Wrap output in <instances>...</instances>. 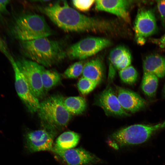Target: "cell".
Returning a JSON list of instances; mask_svg holds the SVG:
<instances>
[{"mask_svg":"<svg viewBox=\"0 0 165 165\" xmlns=\"http://www.w3.org/2000/svg\"><path fill=\"white\" fill-rule=\"evenodd\" d=\"M55 25L67 32H111L112 21L89 17L70 7L66 1H58L50 5L38 7Z\"/></svg>","mask_w":165,"mask_h":165,"instance_id":"cell-1","label":"cell"},{"mask_svg":"<svg viewBox=\"0 0 165 165\" xmlns=\"http://www.w3.org/2000/svg\"><path fill=\"white\" fill-rule=\"evenodd\" d=\"M24 54L31 60L46 67L62 61L67 56L66 51L59 41L43 37L20 41Z\"/></svg>","mask_w":165,"mask_h":165,"instance_id":"cell-2","label":"cell"},{"mask_svg":"<svg viewBox=\"0 0 165 165\" xmlns=\"http://www.w3.org/2000/svg\"><path fill=\"white\" fill-rule=\"evenodd\" d=\"M10 33L14 38L25 41L47 37L52 34L53 31L42 16L25 13L16 18Z\"/></svg>","mask_w":165,"mask_h":165,"instance_id":"cell-3","label":"cell"},{"mask_svg":"<svg viewBox=\"0 0 165 165\" xmlns=\"http://www.w3.org/2000/svg\"><path fill=\"white\" fill-rule=\"evenodd\" d=\"M64 99L61 95H54L40 103L37 112L44 128L55 131L68 124L72 115L65 107Z\"/></svg>","mask_w":165,"mask_h":165,"instance_id":"cell-4","label":"cell"},{"mask_svg":"<svg viewBox=\"0 0 165 165\" xmlns=\"http://www.w3.org/2000/svg\"><path fill=\"white\" fill-rule=\"evenodd\" d=\"M165 127V121L154 125L137 124L123 128L110 137L111 146L119 147L141 144L146 141L156 131Z\"/></svg>","mask_w":165,"mask_h":165,"instance_id":"cell-5","label":"cell"},{"mask_svg":"<svg viewBox=\"0 0 165 165\" xmlns=\"http://www.w3.org/2000/svg\"><path fill=\"white\" fill-rule=\"evenodd\" d=\"M111 44L109 40L105 38H86L70 47L66 50V55L72 59L82 60L95 54Z\"/></svg>","mask_w":165,"mask_h":165,"instance_id":"cell-6","label":"cell"},{"mask_svg":"<svg viewBox=\"0 0 165 165\" xmlns=\"http://www.w3.org/2000/svg\"><path fill=\"white\" fill-rule=\"evenodd\" d=\"M134 29L136 42L143 45L147 38L157 30L156 17L152 9L141 8L138 10L134 22Z\"/></svg>","mask_w":165,"mask_h":165,"instance_id":"cell-7","label":"cell"},{"mask_svg":"<svg viewBox=\"0 0 165 165\" xmlns=\"http://www.w3.org/2000/svg\"><path fill=\"white\" fill-rule=\"evenodd\" d=\"M16 62L33 94L38 99L42 97L45 93L42 79V73L45 68L44 67L35 61L24 58Z\"/></svg>","mask_w":165,"mask_h":165,"instance_id":"cell-8","label":"cell"},{"mask_svg":"<svg viewBox=\"0 0 165 165\" xmlns=\"http://www.w3.org/2000/svg\"><path fill=\"white\" fill-rule=\"evenodd\" d=\"M13 69L15 86L18 96L31 113L37 112L40 106L38 99L33 94L24 75L13 58L9 59Z\"/></svg>","mask_w":165,"mask_h":165,"instance_id":"cell-9","label":"cell"},{"mask_svg":"<svg viewBox=\"0 0 165 165\" xmlns=\"http://www.w3.org/2000/svg\"><path fill=\"white\" fill-rule=\"evenodd\" d=\"M67 165H93L101 160L82 148L63 150L53 146L52 151Z\"/></svg>","mask_w":165,"mask_h":165,"instance_id":"cell-10","label":"cell"},{"mask_svg":"<svg viewBox=\"0 0 165 165\" xmlns=\"http://www.w3.org/2000/svg\"><path fill=\"white\" fill-rule=\"evenodd\" d=\"M55 131L44 128L31 131L25 136L26 145L31 152L52 151Z\"/></svg>","mask_w":165,"mask_h":165,"instance_id":"cell-11","label":"cell"},{"mask_svg":"<svg viewBox=\"0 0 165 165\" xmlns=\"http://www.w3.org/2000/svg\"><path fill=\"white\" fill-rule=\"evenodd\" d=\"M126 0H98L95 1L96 9L110 13L121 18L130 23V17L129 9L133 2Z\"/></svg>","mask_w":165,"mask_h":165,"instance_id":"cell-12","label":"cell"},{"mask_svg":"<svg viewBox=\"0 0 165 165\" xmlns=\"http://www.w3.org/2000/svg\"><path fill=\"white\" fill-rule=\"evenodd\" d=\"M96 103L107 114L118 116L129 115L121 107L111 88H107L101 93L97 97Z\"/></svg>","mask_w":165,"mask_h":165,"instance_id":"cell-13","label":"cell"},{"mask_svg":"<svg viewBox=\"0 0 165 165\" xmlns=\"http://www.w3.org/2000/svg\"><path fill=\"white\" fill-rule=\"evenodd\" d=\"M117 91L119 102L127 112H135L145 107V100L136 92L119 87L117 88Z\"/></svg>","mask_w":165,"mask_h":165,"instance_id":"cell-14","label":"cell"},{"mask_svg":"<svg viewBox=\"0 0 165 165\" xmlns=\"http://www.w3.org/2000/svg\"><path fill=\"white\" fill-rule=\"evenodd\" d=\"M109 60V69L120 70L130 65L131 56L127 48L120 46L113 49L110 52Z\"/></svg>","mask_w":165,"mask_h":165,"instance_id":"cell-15","label":"cell"},{"mask_svg":"<svg viewBox=\"0 0 165 165\" xmlns=\"http://www.w3.org/2000/svg\"><path fill=\"white\" fill-rule=\"evenodd\" d=\"M144 72L153 74L158 78L165 76V56L158 54L146 57L143 62Z\"/></svg>","mask_w":165,"mask_h":165,"instance_id":"cell-16","label":"cell"},{"mask_svg":"<svg viewBox=\"0 0 165 165\" xmlns=\"http://www.w3.org/2000/svg\"><path fill=\"white\" fill-rule=\"evenodd\" d=\"M82 74V76L99 84L104 76V67L101 60L96 58L85 63Z\"/></svg>","mask_w":165,"mask_h":165,"instance_id":"cell-17","label":"cell"},{"mask_svg":"<svg viewBox=\"0 0 165 165\" xmlns=\"http://www.w3.org/2000/svg\"><path fill=\"white\" fill-rule=\"evenodd\" d=\"M80 138L78 134L72 131H66L58 137L54 146L63 150L72 148L78 145Z\"/></svg>","mask_w":165,"mask_h":165,"instance_id":"cell-18","label":"cell"},{"mask_svg":"<svg viewBox=\"0 0 165 165\" xmlns=\"http://www.w3.org/2000/svg\"><path fill=\"white\" fill-rule=\"evenodd\" d=\"M63 104L72 116L81 114L86 110L87 105L85 99L80 96L70 97L64 98Z\"/></svg>","mask_w":165,"mask_h":165,"instance_id":"cell-19","label":"cell"},{"mask_svg":"<svg viewBox=\"0 0 165 165\" xmlns=\"http://www.w3.org/2000/svg\"><path fill=\"white\" fill-rule=\"evenodd\" d=\"M158 83V78L155 75L148 72H144L141 88L146 95L150 97L155 95Z\"/></svg>","mask_w":165,"mask_h":165,"instance_id":"cell-20","label":"cell"},{"mask_svg":"<svg viewBox=\"0 0 165 165\" xmlns=\"http://www.w3.org/2000/svg\"><path fill=\"white\" fill-rule=\"evenodd\" d=\"M42 85L44 91H48L60 83L61 76L57 72L45 68L42 73Z\"/></svg>","mask_w":165,"mask_h":165,"instance_id":"cell-21","label":"cell"},{"mask_svg":"<svg viewBox=\"0 0 165 165\" xmlns=\"http://www.w3.org/2000/svg\"><path fill=\"white\" fill-rule=\"evenodd\" d=\"M119 75L121 80L123 82L129 84L135 83L138 77L137 71L131 65L120 70Z\"/></svg>","mask_w":165,"mask_h":165,"instance_id":"cell-22","label":"cell"},{"mask_svg":"<svg viewBox=\"0 0 165 165\" xmlns=\"http://www.w3.org/2000/svg\"><path fill=\"white\" fill-rule=\"evenodd\" d=\"M85 63L81 61L76 62L69 66L64 73V76L69 79L75 78L82 74Z\"/></svg>","mask_w":165,"mask_h":165,"instance_id":"cell-23","label":"cell"},{"mask_svg":"<svg viewBox=\"0 0 165 165\" xmlns=\"http://www.w3.org/2000/svg\"><path fill=\"white\" fill-rule=\"evenodd\" d=\"M98 84L82 76L77 83V87L80 92L83 95L89 94L93 91Z\"/></svg>","mask_w":165,"mask_h":165,"instance_id":"cell-24","label":"cell"},{"mask_svg":"<svg viewBox=\"0 0 165 165\" xmlns=\"http://www.w3.org/2000/svg\"><path fill=\"white\" fill-rule=\"evenodd\" d=\"M94 0H74L72 1L74 6L77 9L82 12L88 11L95 3Z\"/></svg>","mask_w":165,"mask_h":165,"instance_id":"cell-25","label":"cell"},{"mask_svg":"<svg viewBox=\"0 0 165 165\" xmlns=\"http://www.w3.org/2000/svg\"><path fill=\"white\" fill-rule=\"evenodd\" d=\"M156 2L162 25L165 27V4L163 0L156 1Z\"/></svg>","mask_w":165,"mask_h":165,"instance_id":"cell-26","label":"cell"},{"mask_svg":"<svg viewBox=\"0 0 165 165\" xmlns=\"http://www.w3.org/2000/svg\"><path fill=\"white\" fill-rule=\"evenodd\" d=\"M9 2V0H0V20L8 13L7 7Z\"/></svg>","mask_w":165,"mask_h":165,"instance_id":"cell-27","label":"cell"},{"mask_svg":"<svg viewBox=\"0 0 165 165\" xmlns=\"http://www.w3.org/2000/svg\"><path fill=\"white\" fill-rule=\"evenodd\" d=\"M150 41L162 49H165V34L159 38H151Z\"/></svg>","mask_w":165,"mask_h":165,"instance_id":"cell-28","label":"cell"},{"mask_svg":"<svg viewBox=\"0 0 165 165\" xmlns=\"http://www.w3.org/2000/svg\"><path fill=\"white\" fill-rule=\"evenodd\" d=\"M0 51L2 52L8 58L11 56L6 48L4 42L0 37Z\"/></svg>","mask_w":165,"mask_h":165,"instance_id":"cell-29","label":"cell"},{"mask_svg":"<svg viewBox=\"0 0 165 165\" xmlns=\"http://www.w3.org/2000/svg\"><path fill=\"white\" fill-rule=\"evenodd\" d=\"M163 93L164 95L165 96V84L164 86L163 89Z\"/></svg>","mask_w":165,"mask_h":165,"instance_id":"cell-30","label":"cell"},{"mask_svg":"<svg viewBox=\"0 0 165 165\" xmlns=\"http://www.w3.org/2000/svg\"><path fill=\"white\" fill-rule=\"evenodd\" d=\"M163 2H164L165 3V0H163Z\"/></svg>","mask_w":165,"mask_h":165,"instance_id":"cell-31","label":"cell"}]
</instances>
